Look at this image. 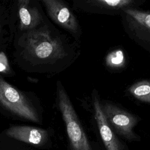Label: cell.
<instances>
[{"instance_id":"1","label":"cell","mask_w":150,"mask_h":150,"mask_svg":"<svg viewBox=\"0 0 150 150\" xmlns=\"http://www.w3.org/2000/svg\"><path fill=\"white\" fill-rule=\"evenodd\" d=\"M13 60L21 70L46 77L69 67L81 53L79 42L63 33L48 18L38 28L15 35Z\"/></svg>"},{"instance_id":"2","label":"cell","mask_w":150,"mask_h":150,"mask_svg":"<svg viewBox=\"0 0 150 150\" xmlns=\"http://www.w3.org/2000/svg\"><path fill=\"white\" fill-rule=\"evenodd\" d=\"M43 108L38 96L21 90L0 75V113L15 119L41 124Z\"/></svg>"},{"instance_id":"3","label":"cell","mask_w":150,"mask_h":150,"mask_svg":"<svg viewBox=\"0 0 150 150\" xmlns=\"http://www.w3.org/2000/svg\"><path fill=\"white\" fill-rule=\"evenodd\" d=\"M56 104L64 122L71 150H92L73 104L60 80L56 82Z\"/></svg>"},{"instance_id":"4","label":"cell","mask_w":150,"mask_h":150,"mask_svg":"<svg viewBox=\"0 0 150 150\" xmlns=\"http://www.w3.org/2000/svg\"><path fill=\"white\" fill-rule=\"evenodd\" d=\"M128 36L145 50L150 52V11L135 7L127 8L120 15Z\"/></svg>"},{"instance_id":"5","label":"cell","mask_w":150,"mask_h":150,"mask_svg":"<svg viewBox=\"0 0 150 150\" xmlns=\"http://www.w3.org/2000/svg\"><path fill=\"white\" fill-rule=\"evenodd\" d=\"M101 107L108 125L114 132L129 141H138L139 137L134 128L141 118L113 102L101 100Z\"/></svg>"},{"instance_id":"6","label":"cell","mask_w":150,"mask_h":150,"mask_svg":"<svg viewBox=\"0 0 150 150\" xmlns=\"http://www.w3.org/2000/svg\"><path fill=\"white\" fill-rule=\"evenodd\" d=\"M40 2L48 18L79 42L82 29L70 5L63 0H40Z\"/></svg>"},{"instance_id":"7","label":"cell","mask_w":150,"mask_h":150,"mask_svg":"<svg viewBox=\"0 0 150 150\" xmlns=\"http://www.w3.org/2000/svg\"><path fill=\"white\" fill-rule=\"evenodd\" d=\"M15 35L35 29L48 19L40 1L17 0L13 2Z\"/></svg>"},{"instance_id":"8","label":"cell","mask_w":150,"mask_h":150,"mask_svg":"<svg viewBox=\"0 0 150 150\" xmlns=\"http://www.w3.org/2000/svg\"><path fill=\"white\" fill-rule=\"evenodd\" d=\"M145 2L140 0H74L73 8L79 12L108 15H120L127 8H138Z\"/></svg>"},{"instance_id":"9","label":"cell","mask_w":150,"mask_h":150,"mask_svg":"<svg viewBox=\"0 0 150 150\" xmlns=\"http://www.w3.org/2000/svg\"><path fill=\"white\" fill-rule=\"evenodd\" d=\"M94 118L106 150H122V144L108 125L101 107V98L96 89L91 93Z\"/></svg>"},{"instance_id":"10","label":"cell","mask_w":150,"mask_h":150,"mask_svg":"<svg viewBox=\"0 0 150 150\" xmlns=\"http://www.w3.org/2000/svg\"><path fill=\"white\" fill-rule=\"evenodd\" d=\"M13 2L0 0V52L5 51L15 36Z\"/></svg>"},{"instance_id":"11","label":"cell","mask_w":150,"mask_h":150,"mask_svg":"<svg viewBox=\"0 0 150 150\" xmlns=\"http://www.w3.org/2000/svg\"><path fill=\"white\" fill-rule=\"evenodd\" d=\"M6 136L23 142L41 145L48 139L47 130L29 125H12L6 129Z\"/></svg>"},{"instance_id":"12","label":"cell","mask_w":150,"mask_h":150,"mask_svg":"<svg viewBox=\"0 0 150 150\" xmlns=\"http://www.w3.org/2000/svg\"><path fill=\"white\" fill-rule=\"evenodd\" d=\"M126 93L135 100L150 105V79L134 82L127 88Z\"/></svg>"},{"instance_id":"13","label":"cell","mask_w":150,"mask_h":150,"mask_svg":"<svg viewBox=\"0 0 150 150\" xmlns=\"http://www.w3.org/2000/svg\"><path fill=\"white\" fill-rule=\"evenodd\" d=\"M127 64V57L121 47L115 48L108 52L105 57V66L110 70L119 72L123 70Z\"/></svg>"},{"instance_id":"14","label":"cell","mask_w":150,"mask_h":150,"mask_svg":"<svg viewBox=\"0 0 150 150\" xmlns=\"http://www.w3.org/2000/svg\"><path fill=\"white\" fill-rule=\"evenodd\" d=\"M15 72L10 65L9 60L5 51L0 52V75L5 77H13Z\"/></svg>"},{"instance_id":"15","label":"cell","mask_w":150,"mask_h":150,"mask_svg":"<svg viewBox=\"0 0 150 150\" xmlns=\"http://www.w3.org/2000/svg\"><path fill=\"white\" fill-rule=\"evenodd\" d=\"M28 79L29 81L34 83V82H35V80H36L37 79H34V78H31V77H28ZM35 83H36V82H35Z\"/></svg>"}]
</instances>
